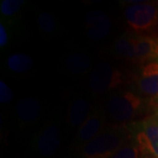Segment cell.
<instances>
[{"label": "cell", "instance_id": "4fadbf2b", "mask_svg": "<svg viewBox=\"0 0 158 158\" xmlns=\"http://www.w3.org/2000/svg\"><path fill=\"white\" fill-rule=\"evenodd\" d=\"M114 49L116 54L124 61L137 64L136 38L125 36L118 38L114 44Z\"/></svg>", "mask_w": 158, "mask_h": 158}, {"label": "cell", "instance_id": "e0dca14e", "mask_svg": "<svg viewBox=\"0 0 158 158\" xmlns=\"http://www.w3.org/2000/svg\"><path fill=\"white\" fill-rule=\"evenodd\" d=\"M38 24L40 30L46 34H52L56 29V21L53 15L48 11H42L38 16Z\"/></svg>", "mask_w": 158, "mask_h": 158}, {"label": "cell", "instance_id": "ffe728a7", "mask_svg": "<svg viewBox=\"0 0 158 158\" xmlns=\"http://www.w3.org/2000/svg\"><path fill=\"white\" fill-rule=\"evenodd\" d=\"M8 33H7V30H6V27L3 23L0 24V46L1 48L3 47H6V44L8 43Z\"/></svg>", "mask_w": 158, "mask_h": 158}, {"label": "cell", "instance_id": "52a82bcc", "mask_svg": "<svg viewBox=\"0 0 158 158\" xmlns=\"http://www.w3.org/2000/svg\"><path fill=\"white\" fill-rule=\"evenodd\" d=\"M36 148L43 156H52L61 145L60 130L56 125L48 122L43 126L36 137Z\"/></svg>", "mask_w": 158, "mask_h": 158}, {"label": "cell", "instance_id": "6da1fadb", "mask_svg": "<svg viewBox=\"0 0 158 158\" xmlns=\"http://www.w3.org/2000/svg\"><path fill=\"white\" fill-rule=\"evenodd\" d=\"M125 10L128 28L140 35L156 34L158 31V2H130Z\"/></svg>", "mask_w": 158, "mask_h": 158}, {"label": "cell", "instance_id": "8fae6325", "mask_svg": "<svg viewBox=\"0 0 158 158\" xmlns=\"http://www.w3.org/2000/svg\"><path fill=\"white\" fill-rule=\"evenodd\" d=\"M41 107L40 102L31 97L20 99L16 106V113L19 120L25 125L36 122L40 116Z\"/></svg>", "mask_w": 158, "mask_h": 158}, {"label": "cell", "instance_id": "3957f363", "mask_svg": "<svg viewBox=\"0 0 158 158\" xmlns=\"http://www.w3.org/2000/svg\"><path fill=\"white\" fill-rule=\"evenodd\" d=\"M123 83L122 72L106 62H98L92 68L89 79L90 89L97 94L117 89Z\"/></svg>", "mask_w": 158, "mask_h": 158}, {"label": "cell", "instance_id": "ac0fdd59", "mask_svg": "<svg viewBox=\"0 0 158 158\" xmlns=\"http://www.w3.org/2000/svg\"><path fill=\"white\" fill-rule=\"evenodd\" d=\"M113 158H140V150L137 145L133 143L123 144Z\"/></svg>", "mask_w": 158, "mask_h": 158}, {"label": "cell", "instance_id": "277c9868", "mask_svg": "<svg viewBox=\"0 0 158 158\" xmlns=\"http://www.w3.org/2000/svg\"><path fill=\"white\" fill-rule=\"evenodd\" d=\"M142 105L141 97L132 91H124L113 97L108 104L109 114L118 123H126L137 115Z\"/></svg>", "mask_w": 158, "mask_h": 158}, {"label": "cell", "instance_id": "5bb4252c", "mask_svg": "<svg viewBox=\"0 0 158 158\" xmlns=\"http://www.w3.org/2000/svg\"><path fill=\"white\" fill-rule=\"evenodd\" d=\"M65 66L70 73L81 76L91 69V61L85 54L71 53L65 59Z\"/></svg>", "mask_w": 158, "mask_h": 158}, {"label": "cell", "instance_id": "30bf717a", "mask_svg": "<svg viewBox=\"0 0 158 158\" xmlns=\"http://www.w3.org/2000/svg\"><path fill=\"white\" fill-rule=\"evenodd\" d=\"M105 122V117L99 111H94L85 121V123L79 127L77 133V140L80 142L87 143L94 139L101 133L102 127Z\"/></svg>", "mask_w": 158, "mask_h": 158}, {"label": "cell", "instance_id": "44dd1931", "mask_svg": "<svg viewBox=\"0 0 158 158\" xmlns=\"http://www.w3.org/2000/svg\"><path fill=\"white\" fill-rule=\"evenodd\" d=\"M152 104L155 106V107L158 110V96L156 97V98H153Z\"/></svg>", "mask_w": 158, "mask_h": 158}, {"label": "cell", "instance_id": "d6986e66", "mask_svg": "<svg viewBox=\"0 0 158 158\" xmlns=\"http://www.w3.org/2000/svg\"><path fill=\"white\" fill-rule=\"evenodd\" d=\"M13 99V93L10 86L4 81H0V102L9 104Z\"/></svg>", "mask_w": 158, "mask_h": 158}, {"label": "cell", "instance_id": "2e32d148", "mask_svg": "<svg viewBox=\"0 0 158 158\" xmlns=\"http://www.w3.org/2000/svg\"><path fill=\"white\" fill-rule=\"evenodd\" d=\"M24 3L23 0H2L0 4L1 14L5 17H11L20 10Z\"/></svg>", "mask_w": 158, "mask_h": 158}, {"label": "cell", "instance_id": "7c38bea8", "mask_svg": "<svg viewBox=\"0 0 158 158\" xmlns=\"http://www.w3.org/2000/svg\"><path fill=\"white\" fill-rule=\"evenodd\" d=\"M90 114V104L83 98L71 102L67 113L68 123L72 127H80Z\"/></svg>", "mask_w": 158, "mask_h": 158}, {"label": "cell", "instance_id": "7a4b0ae2", "mask_svg": "<svg viewBox=\"0 0 158 158\" xmlns=\"http://www.w3.org/2000/svg\"><path fill=\"white\" fill-rule=\"evenodd\" d=\"M124 137L116 130H103L83 148L85 158H113L123 145Z\"/></svg>", "mask_w": 158, "mask_h": 158}, {"label": "cell", "instance_id": "5b68a950", "mask_svg": "<svg viewBox=\"0 0 158 158\" xmlns=\"http://www.w3.org/2000/svg\"><path fill=\"white\" fill-rule=\"evenodd\" d=\"M140 152L158 157V113L144 118L135 136Z\"/></svg>", "mask_w": 158, "mask_h": 158}, {"label": "cell", "instance_id": "9c48e42d", "mask_svg": "<svg viewBox=\"0 0 158 158\" xmlns=\"http://www.w3.org/2000/svg\"><path fill=\"white\" fill-rule=\"evenodd\" d=\"M137 64H147L158 61V36L156 34L140 35L136 38Z\"/></svg>", "mask_w": 158, "mask_h": 158}, {"label": "cell", "instance_id": "7402d4cb", "mask_svg": "<svg viewBox=\"0 0 158 158\" xmlns=\"http://www.w3.org/2000/svg\"><path fill=\"white\" fill-rule=\"evenodd\" d=\"M142 158H158V157H156V156H151V155H144Z\"/></svg>", "mask_w": 158, "mask_h": 158}, {"label": "cell", "instance_id": "ba28073f", "mask_svg": "<svg viewBox=\"0 0 158 158\" xmlns=\"http://www.w3.org/2000/svg\"><path fill=\"white\" fill-rule=\"evenodd\" d=\"M136 86L142 95L153 98L158 96V61L141 67V73L136 78Z\"/></svg>", "mask_w": 158, "mask_h": 158}, {"label": "cell", "instance_id": "8992f818", "mask_svg": "<svg viewBox=\"0 0 158 158\" xmlns=\"http://www.w3.org/2000/svg\"><path fill=\"white\" fill-rule=\"evenodd\" d=\"M85 27L89 39L94 41H99L107 37L110 34L112 21L105 11L92 10L85 16Z\"/></svg>", "mask_w": 158, "mask_h": 158}, {"label": "cell", "instance_id": "9a60e30c", "mask_svg": "<svg viewBox=\"0 0 158 158\" xmlns=\"http://www.w3.org/2000/svg\"><path fill=\"white\" fill-rule=\"evenodd\" d=\"M7 68L16 74H25L30 71L34 66V61L27 54L14 53L6 59Z\"/></svg>", "mask_w": 158, "mask_h": 158}]
</instances>
